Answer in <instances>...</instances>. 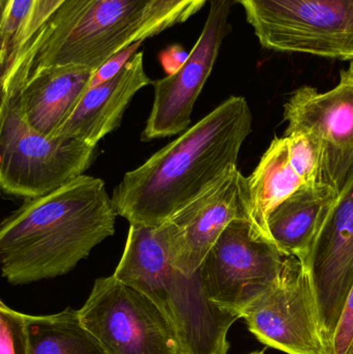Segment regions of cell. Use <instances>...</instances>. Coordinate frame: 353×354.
Masks as SVG:
<instances>
[{"instance_id": "6da1fadb", "label": "cell", "mask_w": 353, "mask_h": 354, "mask_svg": "<svg viewBox=\"0 0 353 354\" xmlns=\"http://www.w3.org/2000/svg\"><path fill=\"white\" fill-rule=\"evenodd\" d=\"M117 216L97 177L81 176L47 195L25 199L0 225L2 277L26 285L68 274L114 234Z\"/></svg>"}, {"instance_id": "7a4b0ae2", "label": "cell", "mask_w": 353, "mask_h": 354, "mask_svg": "<svg viewBox=\"0 0 353 354\" xmlns=\"http://www.w3.org/2000/svg\"><path fill=\"white\" fill-rule=\"evenodd\" d=\"M252 131L246 99L230 97L113 189L118 216L130 225L159 227L200 195L228 167Z\"/></svg>"}, {"instance_id": "3957f363", "label": "cell", "mask_w": 353, "mask_h": 354, "mask_svg": "<svg viewBox=\"0 0 353 354\" xmlns=\"http://www.w3.org/2000/svg\"><path fill=\"white\" fill-rule=\"evenodd\" d=\"M95 147L76 138L47 137L31 129L14 104L0 107V187L14 197L47 195L84 176Z\"/></svg>"}, {"instance_id": "277c9868", "label": "cell", "mask_w": 353, "mask_h": 354, "mask_svg": "<svg viewBox=\"0 0 353 354\" xmlns=\"http://www.w3.org/2000/svg\"><path fill=\"white\" fill-rule=\"evenodd\" d=\"M267 49L353 60V0H238Z\"/></svg>"}, {"instance_id": "5b68a950", "label": "cell", "mask_w": 353, "mask_h": 354, "mask_svg": "<svg viewBox=\"0 0 353 354\" xmlns=\"http://www.w3.org/2000/svg\"><path fill=\"white\" fill-rule=\"evenodd\" d=\"M78 315L107 354H186L160 308L113 274L95 281Z\"/></svg>"}, {"instance_id": "8992f818", "label": "cell", "mask_w": 353, "mask_h": 354, "mask_svg": "<svg viewBox=\"0 0 353 354\" xmlns=\"http://www.w3.org/2000/svg\"><path fill=\"white\" fill-rule=\"evenodd\" d=\"M285 256L259 236L248 218L232 221L199 268L209 299L240 314L279 278Z\"/></svg>"}, {"instance_id": "52a82bcc", "label": "cell", "mask_w": 353, "mask_h": 354, "mask_svg": "<svg viewBox=\"0 0 353 354\" xmlns=\"http://www.w3.org/2000/svg\"><path fill=\"white\" fill-rule=\"evenodd\" d=\"M240 318L267 347L286 354H329L312 283L298 258L285 257L279 278L240 312Z\"/></svg>"}, {"instance_id": "ba28073f", "label": "cell", "mask_w": 353, "mask_h": 354, "mask_svg": "<svg viewBox=\"0 0 353 354\" xmlns=\"http://www.w3.org/2000/svg\"><path fill=\"white\" fill-rule=\"evenodd\" d=\"M288 126L284 135H312L321 151V183L338 195L353 180V62L341 71L337 86L319 93L296 89L284 106Z\"/></svg>"}, {"instance_id": "9c48e42d", "label": "cell", "mask_w": 353, "mask_h": 354, "mask_svg": "<svg viewBox=\"0 0 353 354\" xmlns=\"http://www.w3.org/2000/svg\"><path fill=\"white\" fill-rule=\"evenodd\" d=\"M249 212L248 177L242 176L236 165H231L200 195L159 226L172 266L186 276L196 274L226 227L238 218L249 220Z\"/></svg>"}, {"instance_id": "30bf717a", "label": "cell", "mask_w": 353, "mask_h": 354, "mask_svg": "<svg viewBox=\"0 0 353 354\" xmlns=\"http://www.w3.org/2000/svg\"><path fill=\"white\" fill-rule=\"evenodd\" d=\"M238 0H209L202 32L188 59L175 74L153 81V109L141 134L142 141L184 133L191 124L195 103L209 79L224 39L230 32L232 6Z\"/></svg>"}, {"instance_id": "8fae6325", "label": "cell", "mask_w": 353, "mask_h": 354, "mask_svg": "<svg viewBox=\"0 0 353 354\" xmlns=\"http://www.w3.org/2000/svg\"><path fill=\"white\" fill-rule=\"evenodd\" d=\"M151 1L97 0L68 35L37 52L31 74L41 68L68 64L97 71L133 44Z\"/></svg>"}, {"instance_id": "7c38bea8", "label": "cell", "mask_w": 353, "mask_h": 354, "mask_svg": "<svg viewBox=\"0 0 353 354\" xmlns=\"http://www.w3.org/2000/svg\"><path fill=\"white\" fill-rule=\"evenodd\" d=\"M302 263L312 283L321 333L330 354L353 286V180L338 197Z\"/></svg>"}, {"instance_id": "4fadbf2b", "label": "cell", "mask_w": 353, "mask_h": 354, "mask_svg": "<svg viewBox=\"0 0 353 354\" xmlns=\"http://www.w3.org/2000/svg\"><path fill=\"white\" fill-rule=\"evenodd\" d=\"M95 71L68 64L35 71L12 103L33 130L54 137L89 88Z\"/></svg>"}, {"instance_id": "5bb4252c", "label": "cell", "mask_w": 353, "mask_h": 354, "mask_svg": "<svg viewBox=\"0 0 353 354\" xmlns=\"http://www.w3.org/2000/svg\"><path fill=\"white\" fill-rule=\"evenodd\" d=\"M153 84L143 66V52H137L120 74L99 86L89 88L55 136L76 138L97 147L106 135L120 127L134 95Z\"/></svg>"}, {"instance_id": "9a60e30c", "label": "cell", "mask_w": 353, "mask_h": 354, "mask_svg": "<svg viewBox=\"0 0 353 354\" xmlns=\"http://www.w3.org/2000/svg\"><path fill=\"white\" fill-rule=\"evenodd\" d=\"M338 197L323 183L305 185L271 212L267 230L283 256L306 259Z\"/></svg>"}, {"instance_id": "2e32d148", "label": "cell", "mask_w": 353, "mask_h": 354, "mask_svg": "<svg viewBox=\"0 0 353 354\" xmlns=\"http://www.w3.org/2000/svg\"><path fill=\"white\" fill-rule=\"evenodd\" d=\"M248 183L249 221L259 236L271 241L267 230L269 214L284 200L306 185L290 161L286 137L276 138L271 143L255 171L248 177Z\"/></svg>"}, {"instance_id": "e0dca14e", "label": "cell", "mask_w": 353, "mask_h": 354, "mask_svg": "<svg viewBox=\"0 0 353 354\" xmlns=\"http://www.w3.org/2000/svg\"><path fill=\"white\" fill-rule=\"evenodd\" d=\"M30 354H107L82 326L78 310L47 315L25 314Z\"/></svg>"}, {"instance_id": "ac0fdd59", "label": "cell", "mask_w": 353, "mask_h": 354, "mask_svg": "<svg viewBox=\"0 0 353 354\" xmlns=\"http://www.w3.org/2000/svg\"><path fill=\"white\" fill-rule=\"evenodd\" d=\"M37 0H10L0 23V82L12 71Z\"/></svg>"}, {"instance_id": "d6986e66", "label": "cell", "mask_w": 353, "mask_h": 354, "mask_svg": "<svg viewBox=\"0 0 353 354\" xmlns=\"http://www.w3.org/2000/svg\"><path fill=\"white\" fill-rule=\"evenodd\" d=\"M207 0H153L147 8L135 41L155 37L176 24L186 22L201 10Z\"/></svg>"}, {"instance_id": "ffe728a7", "label": "cell", "mask_w": 353, "mask_h": 354, "mask_svg": "<svg viewBox=\"0 0 353 354\" xmlns=\"http://www.w3.org/2000/svg\"><path fill=\"white\" fill-rule=\"evenodd\" d=\"M287 138L290 161L296 174L306 185L321 183V147L316 139L306 132L284 135Z\"/></svg>"}, {"instance_id": "44dd1931", "label": "cell", "mask_w": 353, "mask_h": 354, "mask_svg": "<svg viewBox=\"0 0 353 354\" xmlns=\"http://www.w3.org/2000/svg\"><path fill=\"white\" fill-rule=\"evenodd\" d=\"M0 354H30L25 314L0 301Z\"/></svg>"}, {"instance_id": "7402d4cb", "label": "cell", "mask_w": 353, "mask_h": 354, "mask_svg": "<svg viewBox=\"0 0 353 354\" xmlns=\"http://www.w3.org/2000/svg\"><path fill=\"white\" fill-rule=\"evenodd\" d=\"M330 354H353V286L338 322Z\"/></svg>"}, {"instance_id": "603a6c76", "label": "cell", "mask_w": 353, "mask_h": 354, "mask_svg": "<svg viewBox=\"0 0 353 354\" xmlns=\"http://www.w3.org/2000/svg\"><path fill=\"white\" fill-rule=\"evenodd\" d=\"M141 44L142 41H135V43L131 44L130 46L112 56L101 68H97L89 83V88L99 86L120 74V71L130 62L131 58L137 53Z\"/></svg>"}, {"instance_id": "cb8c5ba5", "label": "cell", "mask_w": 353, "mask_h": 354, "mask_svg": "<svg viewBox=\"0 0 353 354\" xmlns=\"http://www.w3.org/2000/svg\"><path fill=\"white\" fill-rule=\"evenodd\" d=\"M62 1L64 0H37L35 10H33L32 15H31L30 20H29L28 24H27L24 39H23V43L19 51L33 39L35 33L41 28V25L51 16L52 12L60 6Z\"/></svg>"}, {"instance_id": "d4e9b609", "label": "cell", "mask_w": 353, "mask_h": 354, "mask_svg": "<svg viewBox=\"0 0 353 354\" xmlns=\"http://www.w3.org/2000/svg\"><path fill=\"white\" fill-rule=\"evenodd\" d=\"M188 57L189 54L180 45L170 46L160 54V60H161L164 71L167 73V76L178 72Z\"/></svg>"}, {"instance_id": "484cf974", "label": "cell", "mask_w": 353, "mask_h": 354, "mask_svg": "<svg viewBox=\"0 0 353 354\" xmlns=\"http://www.w3.org/2000/svg\"><path fill=\"white\" fill-rule=\"evenodd\" d=\"M249 354H265V351H254V353H251Z\"/></svg>"}]
</instances>
